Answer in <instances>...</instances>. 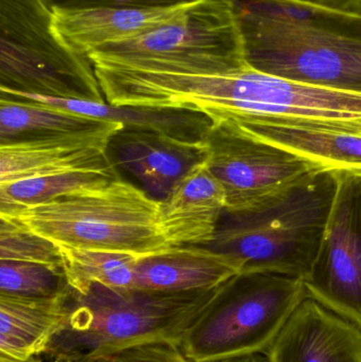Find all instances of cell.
Here are the masks:
<instances>
[{
  "mask_svg": "<svg viewBox=\"0 0 361 362\" xmlns=\"http://www.w3.org/2000/svg\"><path fill=\"white\" fill-rule=\"evenodd\" d=\"M124 105L184 108L213 121H271L361 136V95L282 78L250 66L229 74L126 68Z\"/></svg>",
  "mask_w": 361,
  "mask_h": 362,
  "instance_id": "obj_1",
  "label": "cell"
},
{
  "mask_svg": "<svg viewBox=\"0 0 361 362\" xmlns=\"http://www.w3.org/2000/svg\"><path fill=\"white\" fill-rule=\"evenodd\" d=\"M248 63L361 95V15L297 0H235Z\"/></svg>",
  "mask_w": 361,
  "mask_h": 362,
  "instance_id": "obj_2",
  "label": "cell"
},
{
  "mask_svg": "<svg viewBox=\"0 0 361 362\" xmlns=\"http://www.w3.org/2000/svg\"><path fill=\"white\" fill-rule=\"evenodd\" d=\"M218 287L184 293L100 284L84 293L71 289L67 314L45 357L52 362H81L138 344H180Z\"/></svg>",
  "mask_w": 361,
  "mask_h": 362,
  "instance_id": "obj_3",
  "label": "cell"
},
{
  "mask_svg": "<svg viewBox=\"0 0 361 362\" xmlns=\"http://www.w3.org/2000/svg\"><path fill=\"white\" fill-rule=\"evenodd\" d=\"M159 200L121 180L49 202L0 213V217L59 246L146 257L172 247L157 223Z\"/></svg>",
  "mask_w": 361,
  "mask_h": 362,
  "instance_id": "obj_4",
  "label": "cell"
},
{
  "mask_svg": "<svg viewBox=\"0 0 361 362\" xmlns=\"http://www.w3.org/2000/svg\"><path fill=\"white\" fill-rule=\"evenodd\" d=\"M335 192L334 175L324 172L271 208L225 212L208 248L241 261L243 272L304 280L319 255Z\"/></svg>",
  "mask_w": 361,
  "mask_h": 362,
  "instance_id": "obj_5",
  "label": "cell"
},
{
  "mask_svg": "<svg viewBox=\"0 0 361 362\" xmlns=\"http://www.w3.org/2000/svg\"><path fill=\"white\" fill-rule=\"evenodd\" d=\"M307 297L302 279L241 272L218 287L179 346L193 362L265 354L292 310Z\"/></svg>",
  "mask_w": 361,
  "mask_h": 362,
  "instance_id": "obj_6",
  "label": "cell"
},
{
  "mask_svg": "<svg viewBox=\"0 0 361 362\" xmlns=\"http://www.w3.org/2000/svg\"><path fill=\"white\" fill-rule=\"evenodd\" d=\"M91 64L189 74L250 67L235 0H199L175 21L139 37L97 47Z\"/></svg>",
  "mask_w": 361,
  "mask_h": 362,
  "instance_id": "obj_7",
  "label": "cell"
},
{
  "mask_svg": "<svg viewBox=\"0 0 361 362\" xmlns=\"http://www.w3.org/2000/svg\"><path fill=\"white\" fill-rule=\"evenodd\" d=\"M0 91L106 102L90 59L57 33L45 0H0Z\"/></svg>",
  "mask_w": 361,
  "mask_h": 362,
  "instance_id": "obj_8",
  "label": "cell"
},
{
  "mask_svg": "<svg viewBox=\"0 0 361 362\" xmlns=\"http://www.w3.org/2000/svg\"><path fill=\"white\" fill-rule=\"evenodd\" d=\"M208 168L226 192V212L248 214L275 206L324 170L259 141L231 120L213 121L206 135Z\"/></svg>",
  "mask_w": 361,
  "mask_h": 362,
  "instance_id": "obj_9",
  "label": "cell"
},
{
  "mask_svg": "<svg viewBox=\"0 0 361 362\" xmlns=\"http://www.w3.org/2000/svg\"><path fill=\"white\" fill-rule=\"evenodd\" d=\"M336 192L307 297L361 325V170L332 172Z\"/></svg>",
  "mask_w": 361,
  "mask_h": 362,
  "instance_id": "obj_10",
  "label": "cell"
},
{
  "mask_svg": "<svg viewBox=\"0 0 361 362\" xmlns=\"http://www.w3.org/2000/svg\"><path fill=\"white\" fill-rule=\"evenodd\" d=\"M124 129L108 122L99 129L0 146V185L114 165L110 141Z\"/></svg>",
  "mask_w": 361,
  "mask_h": 362,
  "instance_id": "obj_11",
  "label": "cell"
},
{
  "mask_svg": "<svg viewBox=\"0 0 361 362\" xmlns=\"http://www.w3.org/2000/svg\"><path fill=\"white\" fill-rule=\"evenodd\" d=\"M264 355L267 362H361V325L307 297Z\"/></svg>",
  "mask_w": 361,
  "mask_h": 362,
  "instance_id": "obj_12",
  "label": "cell"
},
{
  "mask_svg": "<svg viewBox=\"0 0 361 362\" xmlns=\"http://www.w3.org/2000/svg\"><path fill=\"white\" fill-rule=\"evenodd\" d=\"M108 155L116 167L135 176L150 197L162 200L190 170L207 159V150L203 141H182L124 127L110 141Z\"/></svg>",
  "mask_w": 361,
  "mask_h": 362,
  "instance_id": "obj_13",
  "label": "cell"
},
{
  "mask_svg": "<svg viewBox=\"0 0 361 362\" xmlns=\"http://www.w3.org/2000/svg\"><path fill=\"white\" fill-rule=\"evenodd\" d=\"M226 212V192L207 161L195 165L159 200L157 223L171 247H208Z\"/></svg>",
  "mask_w": 361,
  "mask_h": 362,
  "instance_id": "obj_14",
  "label": "cell"
},
{
  "mask_svg": "<svg viewBox=\"0 0 361 362\" xmlns=\"http://www.w3.org/2000/svg\"><path fill=\"white\" fill-rule=\"evenodd\" d=\"M197 1L167 6L53 8V25L68 45L87 55L97 47L139 37L167 25Z\"/></svg>",
  "mask_w": 361,
  "mask_h": 362,
  "instance_id": "obj_15",
  "label": "cell"
},
{
  "mask_svg": "<svg viewBox=\"0 0 361 362\" xmlns=\"http://www.w3.org/2000/svg\"><path fill=\"white\" fill-rule=\"evenodd\" d=\"M241 261L208 247H172L138 259L134 288L146 291H209L243 272Z\"/></svg>",
  "mask_w": 361,
  "mask_h": 362,
  "instance_id": "obj_16",
  "label": "cell"
},
{
  "mask_svg": "<svg viewBox=\"0 0 361 362\" xmlns=\"http://www.w3.org/2000/svg\"><path fill=\"white\" fill-rule=\"evenodd\" d=\"M70 293L49 299L0 293V362H42L67 314Z\"/></svg>",
  "mask_w": 361,
  "mask_h": 362,
  "instance_id": "obj_17",
  "label": "cell"
},
{
  "mask_svg": "<svg viewBox=\"0 0 361 362\" xmlns=\"http://www.w3.org/2000/svg\"><path fill=\"white\" fill-rule=\"evenodd\" d=\"M0 95L30 100L46 106L100 120L120 123L125 129H148L187 142H203L213 120L205 112L184 108L116 106L107 102L55 99L31 93L0 91Z\"/></svg>",
  "mask_w": 361,
  "mask_h": 362,
  "instance_id": "obj_18",
  "label": "cell"
},
{
  "mask_svg": "<svg viewBox=\"0 0 361 362\" xmlns=\"http://www.w3.org/2000/svg\"><path fill=\"white\" fill-rule=\"evenodd\" d=\"M233 122L250 137L292 153L324 172L361 170L360 135L271 121Z\"/></svg>",
  "mask_w": 361,
  "mask_h": 362,
  "instance_id": "obj_19",
  "label": "cell"
},
{
  "mask_svg": "<svg viewBox=\"0 0 361 362\" xmlns=\"http://www.w3.org/2000/svg\"><path fill=\"white\" fill-rule=\"evenodd\" d=\"M108 122L30 100L0 95V146L99 129Z\"/></svg>",
  "mask_w": 361,
  "mask_h": 362,
  "instance_id": "obj_20",
  "label": "cell"
},
{
  "mask_svg": "<svg viewBox=\"0 0 361 362\" xmlns=\"http://www.w3.org/2000/svg\"><path fill=\"white\" fill-rule=\"evenodd\" d=\"M57 246L68 285L74 293H84L93 284L134 288L139 257L129 253Z\"/></svg>",
  "mask_w": 361,
  "mask_h": 362,
  "instance_id": "obj_21",
  "label": "cell"
},
{
  "mask_svg": "<svg viewBox=\"0 0 361 362\" xmlns=\"http://www.w3.org/2000/svg\"><path fill=\"white\" fill-rule=\"evenodd\" d=\"M120 180L116 165L0 185V213L49 202Z\"/></svg>",
  "mask_w": 361,
  "mask_h": 362,
  "instance_id": "obj_22",
  "label": "cell"
},
{
  "mask_svg": "<svg viewBox=\"0 0 361 362\" xmlns=\"http://www.w3.org/2000/svg\"><path fill=\"white\" fill-rule=\"evenodd\" d=\"M71 291L64 269L42 264L0 259V293L30 299H49Z\"/></svg>",
  "mask_w": 361,
  "mask_h": 362,
  "instance_id": "obj_23",
  "label": "cell"
},
{
  "mask_svg": "<svg viewBox=\"0 0 361 362\" xmlns=\"http://www.w3.org/2000/svg\"><path fill=\"white\" fill-rule=\"evenodd\" d=\"M0 259L42 264L64 269L63 257L55 243L4 217H0Z\"/></svg>",
  "mask_w": 361,
  "mask_h": 362,
  "instance_id": "obj_24",
  "label": "cell"
},
{
  "mask_svg": "<svg viewBox=\"0 0 361 362\" xmlns=\"http://www.w3.org/2000/svg\"><path fill=\"white\" fill-rule=\"evenodd\" d=\"M81 362H193L179 344L150 342L123 349L117 352L91 357Z\"/></svg>",
  "mask_w": 361,
  "mask_h": 362,
  "instance_id": "obj_25",
  "label": "cell"
},
{
  "mask_svg": "<svg viewBox=\"0 0 361 362\" xmlns=\"http://www.w3.org/2000/svg\"><path fill=\"white\" fill-rule=\"evenodd\" d=\"M195 0H45L53 8L76 10L93 8H129V6H167Z\"/></svg>",
  "mask_w": 361,
  "mask_h": 362,
  "instance_id": "obj_26",
  "label": "cell"
},
{
  "mask_svg": "<svg viewBox=\"0 0 361 362\" xmlns=\"http://www.w3.org/2000/svg\"><path fill=\"white\" fill-rule=\"evenodd\" d=\"M328 8L361 15V0H331Z\"/></svg>",
  "mask_w": 361,
  "mask_h": 362,
  "instance_id": "obj_27",
  "label": "cell"
},
{
  "mask_svg": "<svg viewBox=\"0 0 361 362\" xmlns=\"http://www.w3.org/2000/svg\"><path fill=\"white\" fill-rule=\"evenodd\" d=\"M304 4H315V6H329L331 0H297Z\"/></svg>",
  "mask_w": 361,
  "mask_h": 362,
  "instance_id": "obj_28",
  "label": "cell"
},
{
  "mask_svg": "<svg viewBox=\"0 0 361 362\" xmlns=\"http://www.w3.org/2000/svg\"><path fill=\"white\" fill-rule=\"evenodd\" d=\"M44 362H52V361H44Z\"/></svg>",
  "mask_w": 361,
  "mask_h": 362,
  "instance_id": "obj_29",
  "label": "cell"
}]
</instances>
